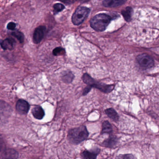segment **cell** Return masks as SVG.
<instances>
[{
    "label": "cell",
    "instance_id": "cell-11",
    "mask_svg": "<svg viewBox=\"0 0 159 159\" xmlns=\"http://www.w3.org/2000/svg\"><path fill=\"white\" fill-rule=\"evenodd\" d=\"M118 142V140L115 136L111 135L103 142L102 145L106 148H113L116 145Z\"/></svg>",
    "mask_w": 159,
    "mask_h": 159
},
{
    "label": "cell",
    "instance_id": "cell-16",
    "mask_svg": "<svg viewBox=\"0 0 159 159\" xmlns=\"http://www.w3.org/2000/svg\"><path fill=\"white\" fill-rule=\"evenodd\" d=\"M105 113L107 114V115L113 119L114 121L117 122L118 120V114L116 111L114 109L111 108L107 109L105 110Z\"/></svg>",
    "mask_w": 159,
    "mask_h": 159
},
{
    "label": "cell",
    "instance_id": "cell-2",
    "mask_svg": "<svg viewBox=\"0 0 159 159\" xmlns=\"http://www.w3.org/2000/svg\"><path fill=\"white\" fill-rule=\"evenodd\" d=\"M83 82L91 87L96 88L100 91L105 93H109L114 89L115 85L114 84H105L100 82H98L92 79L87 73H84L82 77Z\"/></svg>",
    "mask_w": 159,
    "mask_h": 159
},
{
    "label": "cell",
    "instance_id": "cell-22",
    "mask_svg": "<svg viewBox=\"0 0 159 159\" xmlns=\"http://www.w3.org/2000/svg\"><path fill=\"white\" fill-rule=\"evenodd\" d=\"M117 158H119V159H134L135 158V157H134V155L132 154H124V155H120L118 156Z\"/></svg>",
    "mask_w": 159,
    "mask_h": 159
},
{
    "label": "cell",
    "instance_id": "cell-5",
    "mask_svg": "<svg viewBox=\"0 0 159 159\" xmlns=\"http://www.w3.org/2000/svg\"><path fill=\"white\" fill-rule=\"evenodd\" d=\"M12 113V109L8 103L0 100V124L7 123Z\"/></svg>",
    "mask_w": 159,
    "mask_h": 159
},
{
    "label": "cell",
    "instance_id": "cell-7",
    "mask_svg": "<svg viewBox=\"0 0 159 159\" xmlns=\"http://www.w3.org/2000/svg\"><path fill=\"white\" fill-rule=\"evenodd\" d=\"M46 31V27L40 26L35 29L33 36V42L35 44H39L44 38Z\"/></svg>",
    "mask_w": 159,
    "mask_h": 159
},
{
    "label": "cell",
    "instance_id": "cell-23",
    "mask_svg": "<svg viewBox=\"0 0 159 159\" xmlns=\"http://www.w3.org/2000/svg\"><path fill=\"white\" fill-rule=\"evenodd\" d=\"M16 24L14 22H10L7 25V29L9 30H13L15 29Z\"/></svg>",
    "mask_w": 159,
    "mask_h": 159
},
{
    "label": "cell",
    "instance_id": "cell-21",
    "mask_svg": "<svg viewBox=\"0 0 159 159\" xmlns=\"http://www.w3.org/2000/svg\"><path fill=\"white\" fill-rule=\"evenodd\" d=\"M54 11L56 13H58L59 12L62 11L64 9V5L60 3H56L53 6Z\"/></svg>",
    "mask_w": 159,
    "mask_h": 159
},
{
    "label": "cell",
    "instance_id": "cell-1",
    "mask_svg": "<svg viewBox=\"0 0 159 159\" xmlns=\"http://www.w3.org/2000/svg\"><path fill=\"white\" fill-rule=\"evenodd\" d=\"M88 136V131L84 126L70 129L68 134L69 141L74 144H79L86 140Z\"/></svg>",
    "mask_w": 159,
    "mask_h": 159
},
{
    "label": "cell",
    "instance_id": "cell-26",
    "mask_svg": "<svg viewBox=\"0 0 159 159\" xmlns=\"http://www.w3.org/2000/svg\"><path fill=\"white\" fill-rule=\"evenodd\" d=\"M4 148V143L3 141L0 140V152Z\"/></svg>",
    "mask_w": 159,
    "mask_h": 159
},
{
    "label": "cell",
    "instance_id": "cell-8",
    "mask_svg": "<svg viewBox=\"0 0 159 159\" xmlns=\"http://www.w3.org/2000/svg\"><path fill=\"white\" fill-rule=\"evenodd\" d=\"M16 109L19 114H26L28 113L29 109V104L23 99H19L16 104Z\"/></svg>",
    "mask_w": 159,
    "mask_h": 159
},
{
    "label": "cell",
    "instance_id": "cell-14",
    "mask_svg": "<svg viewBox=\"0 0 159 159\" xmlns=\"http://www.w3.org/2000/svg\"><path fill=\"white\" fill-rule=\"evenodd\" d=\"M2 158L16 159L18 157V153L13 149H7L4 151Z\"/></svg>",
    "mask_w": 159,
    "mask_h": 159
},
{
    "label": "cell",
    "instance_id": "cell-15",
    "mask_svg": "<svg viewBox=\"0 0 159 159\" xmlns=\"http://www.w3.org/2000/svg\"><path fill=\"white\" fill-rule=\"evenodd\" d=\"M133 10L131 7H127L124 9L121 12V14L123 16L126 21H129L132 19Z\"/></svg>",
    "mask_w": 159,
    "mask_h": 159
},
{
    "label": "cell",
    "instance_id": "cell-4",
    "mask_svg": "<svg viewBox=\"0 0 159 159\" xmlns=\"http://www.w3.org/2000/svg\"><path fill=\"white\" fill-rule=\"evenodd\" d=\"M90 12V9L87 7H80L76 10L72 17V21L75 25L83 22Z\"/></svg>",
    "mask_w": 159,
    "mask_h": 159
},
{
    "label": "cell",
    "instance_id": "cell-20",
    "mask_svg": "<svg viewBox=\"0 0 159 159\" xmlns=\"http://www.w3.org/2000/svg\"><path fill=\"white\" fill-rule=\"evenodd\" d=\"M65 53V50L61 47L56 48L53 51V54L54 56L62 55Z\"/></svg>",
    "mask_w": 159,
    "mask_h": 159
},
{
    "label": "cell",
    "instance_id": "cell-12",
    "mask_svg": "<svg viewBox=\"0 0 159 159\" xmlns=\"http://www.w3.org/2000/svg\"><path fill=\"white\" fill-rule=\"evenodd\" d=\"M99 150L97 149L95 150L84 151L82 153L81 156L84 159H96L97 155L99 153Z\"/></svg>",
    "mask_w": 159,
    "mask_h": 159
},
{
    "label": "cell",
    "instance_id": "cell-19",
    "mask_svg": "<svg viewBox=\"0 0 159 159\" xmlns=\"http://www.w3.org/2000/svg\"><path fill=\"white\" fill-rule=\"evenodd\" d=\"M12 36H13L14 37H16L20 43H22L24 42V36L23 33L19 31H14L11 33Z\"/></svg>",
    "mask_w": 159,
    "mask_h": 159
},
{
    "label": "cell",
    "instance_id": "cell-25",
    "mask_svg": "<svg viewBox=\"0 0 159 159\" xmlns=\"http://www.w3.org/2000/svg\"><path fill=\"white\" fill-rule=\"evenodd\" d=\"M60 1L67 4H71L74 3L77 0H60Z\"/></svg>",
    "mask_w": 159,
    "mask_h": 159
},
{
    "label": "cell",
    "instance_id": "cell-10",
    "mask_svg": "<svg viewBox=\"0 0 159 159\" xmlns=\"http://www.w3.org/2000/svg\"><path fill=\"white\" fill-rule=\"evenodd\" d=\"M31 113L35 118L38 119H42L45 115L44 111L42 107L36 106L32 108Z\"/></svg>",
    "mask_w": 159,
    "mask_h": 159
},
{
    "label": "cell",
    "instance_id": "cell-6",
    "mask_svg": "<svg viewBox=\"0 0 159 159\" xmlns=\"http://www.w3.org/2000/svg\"><path fill=\"white\" fill-rule=\"evenodd\" d=\"M139 65L144 69H149L154 65V60L151 56L146 54H142L137 56Z\"/></svg>",
    "mask_w": 159,
    "mask_h": 159
},
{
    "label": "cell",
    "instance_id": "cell-17",
    "mask_svg": "<svg viewBox=\"0 0 159 159\" xmlns=\"http://www.w3.org/2000/svg\"><path fill=\"white\" fill-rule=\"evenodd\" d=\"M74 78V75L73 74L72 72L70 71H66L63 73L62 79L65 83H69L72 81Z\"/></svg>",
    "mask_w": 159,
    "mask_h": 159
},
{
    "label": "cell",
    "instance_id": "cell-3",
    "mask_svg": "<svg viewBox=\"0 0 159 159\" xmlns=\"http://www.w3.org/2000/svg\"><path fill=\"white\" fill-rule=\"evenodd\" d=\"M111 21V17L105 14H100L93 17L91 20V27L98 31H104Z\"/></svg>",
    "mask_w": 159,
    "mask_h": 159
},
{
    "label": "cell",
    "instance_id": "cell-24",
    "mask_svg": "<svg viewBox=\"0 0 159 159\" xmlns=\"http://www.w3.org/2000/svg\"><path fill=\"white\" fill-rule=\"evenodd\" d=\"M91 88L92 87H91L90 86L88 85L87 87H86L83 90V95H86L89 92V91L91 90Z\"/></svg>",
    "mask_w": 159,
    "mask_h": 159
},
{
    "label": "cell",
    "instance_id": "cell-13",
    "mask_svg": "<svg viewBox=\"0 0 159 159\" xmlns=\"http://www.w3.org/2000/svg\"><path fill=\"white\" fill-rule=\"evenodd\" d=\"M1 46L4 50H12L14 47V41L10 38H6L1 43Z\"/></svg>",
    "mask_w": 159,
    "mask_h": 159
},
{
    "label": "cell",
    "instance_id": "cell-9",
    "mask_svg": "<svg viewBox=\"0 0 159 159\" xmlns=\"http://www.w3.org/2000/svg\"><path fill=\"white\" fill-rule=\"evenodd\" d=\"M126 0H104L103 4L107 8H115L124 4Z\"/></svg>",
    "mask_w": 159,
    "mask_h": 159
},
{
    "label": "cell",
    "instance_id": "cell-18",
    "mask_svg": "<svg viewBox=\"0 0 159 159\" xmlns=\"http://www.w3.org/2000/svg\"><path fill=\"white\" fill-rule=\"evenodd\" d=\"M113 131L112 125L108 121H105L102 125V134H111Z\"/></svg>",
    "mask_w": 159,
    "mask_h": 159
}]
</instances>
